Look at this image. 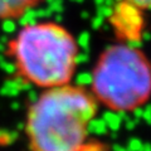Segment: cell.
<instances>
[{"label":"cell","instance_id":"cell-7","mask_svg":"<svg viewBox=\"0 0 151 151\" xmlns=\"http://www.w3.org/2000/svg\"><path fill=\"white\" fill-rule=\"evenodd\" d=\"M142 142L137 139H132L130 141V145H129V150L127 151H142Z\"/></svg>","mask_w":151,"mask_h":151},{"label":"cell","instance_id":"cell-2","mask_svg":"<svg viewBox=\"0 0 151 151\" xmlns=\"http://www.w3.org/2000/svg\"><path fill=\"white\" fill-rule=\"evenodd\" d=\"M15 74L42 88L69 84L78 62V43L67 28L54 22L27 24L6 45Z\"/></svg>","mask_w":151,"mask_h":151},{"label":"cell","instance_id":"cell-1","mask_svg":"<svg viewBox=\"0 0 151 151\" xmlns=\"http://www.w3.org/2000/svg\"><path fill=\"white\" fill-rule=\"evenodd\" d=\"M97 101L81 86L48 88L27 112L25 135L30 151H84Z\"/></svg>","mask_w":151,"mask_h":151},{"label":"cell","instance_id":"cell-6","mask_svg":"<svg viewBox=\"0 0 151 151\" xmlns=\"http://www.w3.org/2000/svg\"><path fill=\"white\" fill-rule=\"evenodd\" d=\"M141 10H151V0H126Z\"/></svg>","mask_w":151,"mask_h":151},{"label":"cell","instance_id":"cell-8","mask_svg":"<svg viewBox=\"0 0 151 151\" xmlns=\"http://www.w3.org/2000/svg\"><path fill=\"white\" fill-rule=\"evenodd\" d=\"M142 119L151 125V105H147V107H142Z\"/></svg>","mask_w":151,"mask_h":151},{"label":"cell","instance_id":"cell-5","mask_svg":"<svg viewBox=\"0 0 151 151\" xmlns=\"http://www.w3.org/2000/svg\"><path fill=\"white\" fill-rule=\"evenodd\" d=\"M42 1L43 0H0V20L20 18Z\"/></svg>","mask_w":151,"mask_h":151},{"label":"cell","instance_id":"cell-3","mask_svg":"<svg viewBox=\"0 0 151 151\" xmlns=\"http://www.w3.org/2000/svg\"><path fill=\"white\" fill-rule=\"evenodd\" d=\"M89 78L96 101L115 112L142 107L151 96V63L129 43L106 48Z\"/></svg>","mask_w":151,"mask_h":151},{"label":"cell","instance_id":"cell-4","mask_svg":"<svg viewBox=\"0 0 151 151\" xmlns=\"http://www.w3.org/2000/svg\"><path fill=\"white\" fill-rule=\"evenodd\" d=\"M111 25L116 30L117 35L126 40H141L144 28V18L141 9L135 6L126 0H120L112 8V13L108 17Z\"/></svg>","mask_w":151,"mask_h":151},{"label":"cell","instance_id":"cell-9","mask_svg":"<svg viewBox=\"0 0 151 151\" xmlns=\"http://www.w3.org/2000/svg\"><path fill=\"white\" fill-rule=\"evenodd\" d=\"M142 151H151V145L150 144H144L142 145Z\"/></svg>","mask_w":151,"mask_h":151}]
</instances>
